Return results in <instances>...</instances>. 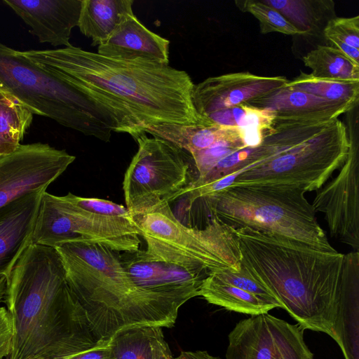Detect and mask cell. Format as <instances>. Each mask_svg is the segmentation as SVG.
I'll return each mask as SVG.
<instances>
[{
  "instance_id": "obj_26",
  "label": "cell",
  "mask_w": 359,
  "mask_h": 359,
  "mask_svg": "<svg viewBox=\"0 0 359 359\" xmlns=\"http://www.w3.org/2000/svg\"><path fill=\"white\" fill-rule=\"evenodd\" d=\"M276 9L286 20L305 35L313 34L320 23L323 13L331 10V1L262 0Z\"/></svg>"
},
{
  "instance_id": "obj_22",
  "label": "cell",
  "mask_w": 359,
  "mask_h": 359,
  "mask_svg": "<svg viewBox=\"0 0 359 359\" xmlns=\"http://www.w3.org/2000/svg\"><path fill=\"white\" fill-rule=\"evenodd\" d=\"M199 296L210 304L251 316L266 313L278 307L277 304L222 280L212 273L203 280Z\"/></svg>"
},
{
  "instance_id": "obj_1",
  "label": "cell",
  "mask_w": 359,
  "mask_h": 359,
  "mask_svg": "<svg viewBox=\"0 0 359 359\" xmlns=\"http://www.w3.org/2000/svg\"><path fill=\"white\" fill-rule=\"evenodd\" d=\"M241 264L304 331L328 334L358 356L359 252H329L274 233L236 229Z\"/></svg>"
},
{
  "instance_id": "obj_21",
  "label": "cell",
  "mask_w": 359,
  "mask_h": 359,
  "mask_svg": "<svg viewBox=\"0 0 359 359\" xmlns=\"http://www.w3.org/2000/svg\"><path fill=\"white\" fill-rule=\"evenodd\" d=\"M133 0H82L78 27L92 45L106 41L130 15Z\"/></svg>"
},
{
  "instance_id": "obj_34",
  "label": "cell",
  "mask_w": 359,
  "mask_h": 359,
  "mask_svg": "<svg viewBox=\"0 0 359 359\" xmlns=\"http://www.w3.org/2000/svg\"><path fill=\"white\" fill-rule=\"evenodd\" d=\"M12 325L6 308L0 307V359L6 358L11 348Z\"/></svg>"
},
{
  "instance_id": "obj_11",
  "label": "cell",
  "mask_w": 359,
  "mask_h": 359,
  "mask_svg": "<svg viewBox=\"0 0 359 359\" xmlns=\"http://www.w3.org/2000/svg\"><path fill=\"white\" fill-rule=\"evenodd\" d=\"M228 341L226 359H313L304 330L269 313L240 320Z\"/></svg>"
},
{
  "instance_id": "obj_5",
  "label": "cell",
  "mask_w": 359,
  "mask_h": 359,
  "mask_svg": "<svg viewBox=\"0 0 359 359\" xmlns=\"http://www.w3.org/2000/svg\"><path fill=\"white\" fill-rule=\"evenodd\" d=\"M0 88L13 95L33 114L48 117L86 135L109 142L112 132L121 133L107 107L1 43Z\"/></svg>"
},
{
  "instance_id": "obj_29",
  "label": "cell",
  "mask_w": 359,
  "mask_h": 359,
  "mask_svg": "<svg viewBox=\"0 0 359 359\" xmlns=\"http://www.w3.org/2000/svg\"><path fill=\"white\" fill-rule=\"evenodd\" d=\"M235 4L241 11L252 14L259 20L260 31L264 34L280 32L286 35H305L276 9L264 4L262 0L236 1Z\"/></svg>"
},
{
  "instance_id": "obj_15",
  "label": "cell",
  "mask_w": 359,
  "mask_h": 359,
  "mask_svg": "<svg viewBox=\"0 0 359 359\" xmlns=\"http://www.w3.org/2000/svg\"><path fill=\"white\" fill-rule=\"evenodd\" d=\"M287 81L285 76H263L250 72L212 76L194 85L192 102L196 112L205 118L216 111L271 94Z\"/></svg>"
},
{
  "instance_id": "obj_10",
  "label": "cell",
  "mask_w": 359,
  "mask_h": 359,
  "mask_svg": "<svg viewBox=\"0 0 359 359\" xmlns=\"http://www.w3.org/2000/svg\"><path fill=\"white\" fill-rule=\"evenodd\" d=\"M139 231L133 218L95 215L45 191L32 243L55 248L68 243H100L120 252L140 249Z\"/></svg>"
},
{
  "instance_id": "obj_38",
  "label": "cell",
  "mask_w": 359,
  "mask_h": 359,
  "mask_svg": "<svg viewBox=\"0 0 359 359\" xmlns=\"http://www.w3.org/2000/svg\"><path fill=\"white\" fill-rule=\"evenodd\" d=\"M183 359H221L219 357L217 356V358L211 355L210 354L206 353H199L193 354L189 356L184 358Z\"/></svg>"
},
{
  "instance_id": "obj_6",
  "label": "cell",
  "mask_w": 359,
  "mask_h": 359,
  "mask_svg": "<svg viewBox=\"0 0 359 359\" xmlns=\"http://www.w3.org/2000/svg\"><path fill=\"white\" fill-rule=\"evenodd\" d=\"M304 193L290 185L230 186L201 200L212 216L235 229L248 227L337 252L318 224L316 212Z\"/></svg>"
},
{
  "instance_id": "obj_18",
  "label": "cell",
  "mask_w": 359,
  "mask_h": 359,
  "mask_svg": "<svg viewBox=\"0 0 359 359\" xmlns=\"http://www.w3.org/2000/svg\"><path fill=\"white\" fill-rule=\"evenodd\" d=\"M246 104L272 111L275 120L303 123L329 122L353 109L345 104L331 102L305 91L286 87L254 99Z\"/></svg>"
},
{
  "instance_id": "obj_31",
  "label": "cell",
  "mask_w": 359,
  "mask_h": 359,
  "mask_svg": "<svg viewBox=\"0 0 359 359\" xmlns=\"http://www.w3.org/2000/svg\"><path fill=\"white\" fill-rule=\"evenodd\" d=\"M222 280L253 294L270 303L280 304L271 292L243 265L238 271L224 269L212 273Z\"/></svg>"
},
{
  "instance_id": "obj_37",
  "label": "cell",
  "mask_w": 359,
  "mask_h": 359,
  "mask_svg": "<svg viewBox=\"0 0 359 359\" xmlns=\"http://www.w3.org/2000/svg\"><path fill=\"white\" fill-rule=\"evenodd\" d=\"M7 288V278L4 275H0V303L4 302Z\"/></svg>"
},
{
  "instance_id": "obj_24",
  "label": "cell",
  "mask_w": 359,
  "mask_h": 359,
  "mask_svg": "<svg viewBox=\"0 0 359 359\" xmlns=\"http://www.w3.org/2000/svg\"><path fill=\"white\" fill-rule=\"evenodd\" d=\"M311 76L344 81H359V64L331 46L319 45L304 57Z\"/></svg>"
},
{
  "instance_id": "obj_28",
  "label": "cell",
  "mask_w": 359,
  "mask_h": 359,
  "mask_svg": "<svg viewBox=\"0 0 359 359\" xmlns=\"http://www.w3.org/2000/svg\"><path fill=\"white\" fill-rule=\"evenodd\" d=\"M156 327H137L116 334L111 339L114 359H152L151 340Z\"/></svg>"
},
{
  "instance_id": "obj_7",
  "label": "cell",
  "mask_w": 359,
  "mask_h": 359,
  "mask_svg": "<svg viewBox=\"0 0 359 359\" xmlns=\"http://www.w3.org/2000/svg\"><path fill=\"white\" fill-rule=\"evenodd\" d=\"M346 126L291 121L281 150L270 160L241 174L231 186L290 185L318 191L345 162L350 149Z\"/></svg>"
},
{
  "instance_id": "obj_39",
  "label": "cell",
  "mask_w": 359,
  "mask_h": 359,
  "mask_svg": "<svg viewBox=\"0 0 359 359\" xmlns=\"http://www.w3.org/2000/svg\"><path fill=\"white\" fill-rule=\"evenodd\" d=\"M41 359H45V358H41Z\"/></svg>"
},
{
  "instance_id": "obj_14",
  "label": "cell",
  "mask_w": 359,
  "mask_h": 359,
  "mask_svg": "<svg viewBox=\"0 0 359 359\" xmlns=\"http://www.w3.org/2000/svg\"><path fill=\"white\" fill-rule=\"evenodd\" d=\"M348 156L337 176L316 192L311 204L323 213L330 235L359 250V159L358 142L348 135Z\"/></svg>"
},
{
  "instance_id": "obj_35",
  "label": "cell",
  "mask_w": 359,
  "mask_h": 359,
  "mask_svg": "<svg viewBox=\"0 0 359 359\" xmlns=\"http://www.w3.org/2000/svg\"><path fill=\"white\" fill-rule=\"evenodd\" d=\"M111 339L100 341L88 350L60 359H114Z\"/></svg>"
},
{
  "instance_id": "obj_27",
  "label": "cell",
  "mask_w": 359,
  "mask_h": 359,
  "mask_svg": "<svg viewBox=\"0 0 359 359\" xmlns=\"http://www.w3.org/2000/svg\"><path fill=\"white\" fill-rule=\"evenodd\" d=\"M205 118L218 126L266 132L272 128L275 114L269 109L241 104L212 112Z\"/></svg>"
},
{
  "instance_id": "obj_32",
  "label": "cell",
  "mask_w": 359,
  "mask_h": 359,
  "mask_svg": "<svg viewBox=\"0 0 359 359\" xmlns=\"http://www.w3.org/2000/svg\"><path fill=\"white\" fill-rule=\"evenodd\" d=\"M325 39L338 41L359 49V15L331 18L323 29Z\"/></svg>"
},
{
  "instance_id": "obj_13",
  "label": "cell",
  "mask_w": 359,
  "mask_h": 359,
  "mask_svg": "<svg viewBox=\"0 0 359 359\" xmlns=\"http://www.w3.org/2000/svg\"><path fill=\"white\" fill-rule=\"evenodd\" d=\"M120 259L133 284L176 316L186 302L199 296L208 276L156 259L140 249L120 253Z\"/></svg>"
},
{
  "instance_id": "obj_3",
  "label": "cell",
  "mask_w": 359,
  "mask_h": 359,
  "mask_svg": "<svg viewBox=\"0 0 359 359\" xmlns=\"http://www.w3.org/2000/svg\"><path fill=\"white\" fill-rule=\"evenodd\" d=\"M13 337L6 359H60L99 343L55 248L31 243L7 278Z\"/></svg>"
},
{
  "instance_id": "obj_30",
  "label": "cell",
  "mask_w": 359,
  "mask_h": 359,
  "mask_svg": "<svg viewBox=\"0 0 359 359\" xmlns=\"http://www.w3.org/2000/svg\"><path fill=\"white\" fill-rule=\"evenodd\" d=\"M245 147L243 140H226L209 148L191 154L194 166L198 172L196 178H203L224 157Z\"/></svg>"
},
{
  "instance_id": "obj_36",
  "label": "cell",
  "mask_w": 359,
  "mask_h": 359,
  "mask_svg": "<svg viewBox=\"0 0 359 359\" xmlns=\"http://www.w3.org/2000/svg\"><path fill=\"white\" fill-rule=\"evenodd\" d=\"M152 359H174L164 339L162 327H157L151 340Z\"/></svg>"
},
{
  "instance_id": "obj_17",
  "label": "cell",
  "mask_w": 359,
  "mask_h": 359,
  "mask_svg": "<svg viewBox=\"0 0 359 359\" xmlns=\"http://www.w3.org/2000/svg\"><path fill=\"white\" fill-rule=\"evenodd\" d=\"M45 189H37L0 208V275L8 278L32 243Z\"/></svg>"
},
{
  "instance_id": "obj_4",
  "label": "cell",
  "mask_w": 359,
  "mask_h": 359,
  "mask_svg": "<svg viewBox=\"0 0 359 359\" xmlns=\"http://www.w3.org/2000/svg\"><path fill=\"white\" fill-rule=\"evenodd\" d=\"M58 252L68 285L99 341L137 327H171L177 316L132 282L120 252L100 243H68Z\"/></svg>"
},
{
  "instance_id": "obj_12",
  "label": "cell",
  "mask_w": 359,
  "mask_h": 359,
  "mask_svg": "<svg viewBox=\"0 0 359 359\" xmlns=\"http://www.w3.org/2000/svg\"><path fill=\"white\" fill-rule=\"evenodd\" d=\"M75 158L64 149L41 142L20 144L15 151L0 156V208L31 191L46 189Z\"/></svg>"
},
{
  "instance_id": "obj_19",
  "label": "cell",
  "mask_w": 359,
  "mask_h": 359,
  "mask_svg": "<svg viewBox=\"0 0 359 359\" xmlns=\"http://www.w3.org/2000/svg\"><path fill=\"white\" fill-rule=\"evenodd\" d=\"M169 45L168 39L150 31L133 13L98 46L97 53L117 60L168 65Z\"/></svg>"
},
{
  "instance_id": "obj_23",
  "label": "cell",
  "mask_w": 359,
  "mask_h": 359,
  "mask_svg": "<svg viewBox=\"0 0 359 359\" xmlns=\"http://www.w3.org/2000/svg\"><path fill=\"white\" fill-rule=\"evenodd\" d=\"M33 119L32 111L8 91L0 88V156L15 151Z\"/></svg>"
},
{
  "instance_id": "obj_25",
  "label": "cell",
  "mask_w": 359,
  "mask_h": 359,
  "mask_svg": "<svg viewBox=\"0 0 359 359\" xmlns=\"http://www.w3.org/2000/svg\"><path fill=\"white\" fill-rule=\"evenodd\" d=\"M323 97L331 102L345 104L353 108L359 98V81H344L318 78L301 73L284 86Z\"/></svg>"
},
{
  "instance_id": "obj_16",
  "label": "cell",
  "mask_w": 359,
  "mask_h": 359,
  "mask_svg": "<svg viewBox=\"0 0 359 359\" xmlns=\"http://www.w3.org/2000/svg\"><path fill=\"white\" fill-rule=\"evenodd\" d=\"M41 43L72 46V30L78 27L82 0H4Z\"/></svg>"
},
{
  "instance_id": "obj_9",
  "label": "cell",
  "mask_w": 359,
  "mask_h": 359,
  "mask_svg": "<svg viewBox=\"0 0 359 359\" xmlns=\"http://www.w3.org/2000/svg\"><path fill=\"white\" fill-rule=\"evenodd\" d=\"M133 138L138 149L123 181L126 208L132 216L169 203L176 193L195 179L191 177L194 163L189 152L146 133Z\"/></svg>"
},
{
  "instance_id": "obj_8",
  "label": "cell",
  "mask_w": 359,
  "mask_h": 359,
  "mask_svg": "<svg viewBox=\"0 0 359 359\" xmlns=\"http://www.w3.org/2000/svg\"><path fill=\"white\" fill-rule=\"evenodd\" d=\"M151 257L206 275L238 271L241 254L236 230L212 216L202 229L182 223L168 203L133 215Z\"/></svg>"
},
{
  "instance_id": "obj_20",
  "label": "cell",
  "mask_w": 359,
  "mask_h": 359,
  "mask_svg": "<svg viewBox=\"0 0 359 359\" xmlns=\"http://www.w3.org/2000/svg\"><path fill=\"white\" fill-rule=\"evenodd\" d=\"M144 132L167 140L190 154L209 148L222 140H243L245 143L243 129L215 124H163L147 127Z\"/></svg>"
},
{
  "instance_id": "obj_2",
  "label": "cell",
  "mask_w": 359,
  "mask_h": 359,
  "mask_svg": "<svg viewBox=\"0 0 359 359\" xmlns=\"http://www.w3.org/2000/svg\"><path fill=\"white\" fill-rule=\"evenodd\" d=\"M20 53L107 107L121 133L133 137L152 126L213 125L194 107L190 76L168 65L117 60L74 46Z\"/></svg>"
},
{
  "instance_id": "obj_33",
  "label": "cell",
  "mask_w": 359,
  "mask_h": 359,
  "mask_svg": "<svg viewBox=\"0 0 359 359\" xmlns=\"http://www.w3.org/2000/svg\"><path fill=\"white\" fill-rule=\"evenodd\" d=\"M62 196L69 203L90 213L107 217L133 218L126 207L111 201L80 197L72 193Z\"/></svg>"
}]
</instances>
